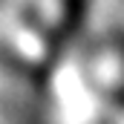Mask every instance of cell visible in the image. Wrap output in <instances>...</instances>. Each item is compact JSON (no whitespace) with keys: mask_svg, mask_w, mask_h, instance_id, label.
I'll use <instances>...</instances> for the list:
<instances>
[{"mask_svg":"<svg viewBox=\"0 0 124 124\" xmlns=\"http://www.w3.org/2000/svg\"><path fill=\"white\" fill-rule=\"evenodd\" d=\"M90 9H93V0H61V15H58L55 26L46 29V38H43V58L29 66V81L35 87L49 81L52 69L61 63V58L69 52V46L81 38Z\"/></svg>","mask_w":124,"mask_h":124,"instance_id":"6da1fadb","label":"cell"},{"mask_svg":"<svg viewBox=\"0 0 124 124\" xmlns=\"http://www.w3.org/2000/svg\"><path fill=\"white\" fill-rule=\"evenodd\" d=\"M107 98H110L116 107H121V110H124V87H116V90H110V93H107Z\"/></svg>","mask_w":124,"mask_h":124,"instance_id":"7a4b0ae2","label":"cell"},{"mask_svg":"<svg viewBox=\"0 0 124 124\" xmlns=\"http://www.w3.org/2000/svg\"><path fill=\"white\" fill-rule=\"evenodd\" d=\"M113 46L118 49V55L124 58V32H116V35H113Z\"/></svg>","mask_w":124,"mask_h":124,"instance_id":"3957f363","label":"cell"}]
</instances>
